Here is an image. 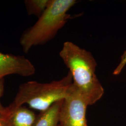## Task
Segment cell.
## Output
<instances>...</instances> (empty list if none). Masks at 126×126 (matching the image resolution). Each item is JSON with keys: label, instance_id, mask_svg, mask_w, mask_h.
<instances>
[{"label": "cell", "instance_id": "5b68a950", "mask_svg": "<svg viewBox=\"0 0 126 126\" xmlns=\"http://www.w3.org/2000/svg\"><path fill=\"white\" fill-rule=\"evenodd\" d=\"M35 72L34 65L24 56L0 52V80L4 77L12 74L30 76Z\"/></svg>", "mask_w": 126, "mask_h": 126}, {"label": "cell", "instance_id": "3957f363", "mask_svg": "<svg viewBox=\"0 0 126 126\" xmlns=\"http://www.w3.org/2000/svg\"><path fill=\"white\" fill-rule=\"evenodd\" d=\"M72 83V77L70 72L62 79L50 83L27 82L19 86L11 104L22 106L26 104L31 108L44 112L54 103L63 99Z\"/></svg>", "mask_w": 126, "mask_h": 126}, {"label": "cell", "instance_id": "8992f818", "mask_svg": "<svg viewBox=\"0 0 126 126\" xmlns=\"http://www.w3.org/2000/svg\"><path fill=\"white\" fill-rule=\"evenodd\" d=\"M36 119L35 113L31 110L11 104L0 113L3 126H34Z\"/></svg>", "mask_w": 126, "mask_h": 126}, {"label": "cell", "instance_id": "ba28073f", "mask_svg": "<svg viewBox=\"0 0 126 126\" xmlns=\"http://www.w3.org/2000/svg\"><path fill=\"white\" fill-rule=\"evenodd\" d=\"M50 0H26L24 3L29 15L39 18L50 4Z\"/></svg>", "mask_w": 126, "mask_h": 126}, {"label": "cell", "instance_id": "52a82bcc", "mask_svg": "<svg viewBox=\"0 0 126 126\" xmlns=\"http://www.w3.org/2000/svg\"><path fill=\"white\" fill-rule=\"evenodd\" d=\"M63 100L54 103L36 117L34 126H60L59 113Z\"/></svg>", "mask_w": 126, "mask_h": 126}, {"label": "cell", "instance_id": "7a4b0ae2", "mask_svg": "<svg viewBox=\"0 0 126 126\" xmlns=\"http://www.w3.org/2000/svg\"><path fill=\"white\" fill-rule=\"evenodd\" d=\"M77 3L76 0H50V4L35 24L22 35L20 44L28 53L32 47L52 40L71 19L68 11Z\"/></svg>", "mask_w": 126, "mask_h": 126}, {"label": "cell", "instance_id": "30bf717a", "mask_svg": "<svg viewBox=\"0 0 126 126\" xmlns=\"http://www.w3.org/2000/svg\"><path fill=\"white\" fill-rule=\"evenodd\" d=\"M4 93V80L1 79L0 80V99ZM4 108L3 107L0 102V113L2 112Z\"/></svg>", "mask_w": 126, "mask_h": 126}, {"label": "cell", "instance_id": "6da1fadb", "mask_svg": "<svg viewBox=\"0 0 126 126\" xmlns=\"http://www.w3.org/2000/svg\"><path fill=\"white\" fill-rule=\"evenodd\" d=\"M59 56L72 75L73 84L88 106L100 99L104 90L95 73L97 63L90 51L66 41L63 44Z\"/></svg>", "mask_w": 126, "mask_h": 126}, {"label": "cell", "instance_id": "7c38bea8", "mask_svg": "<svg viewBox=\"0 0 126 126\" xmlns=\"http://www.w3.org/2000/svg\"></svg>", "mask_w": 126, "mask_h": 126}, {"label": "cell", "instance_id": "277c9868", "mask_svg": "<svg viewBox=\"0 0 126 126\" xmlns=\"http://www.w3.org/2000/svg\"><path fill=\"white\" fill-rule=\"evenodd\" d=\"M85 100L73 83L63 99L59 113L60 126H87Z\"/></svg>", "mask_w": 126, "mask_h": 126}, {"label": "cell", "instance_id": "9c48e42d", "mask_svg": "<svg viewBox=\"0 0 126 126\" xmlns=\"http://www.w3.org/2000/svg\"><path fill=\"white\" fill-rule=\"evenodd\" d=\"M126 65V50L122 55L121 61L116 68L114 70L113 74L114 75H119Z\"/></svg>", "mask_w": 126, "mask_h": 126}, {"label": "cell", "instance_id": "8fae6325", "mask_svg": "<svg viewBox=\"0 0 126 126\" xmlns=\"http://www.w3.org/2000/svg\"><path fill=\"white\" fill-rule=\"evenodd\" d=\"M0 126H3V124H2V123H1V122L0 120Z\"/></svg>", "mask_w": 126, "mask_h": 126}]
</instances>
